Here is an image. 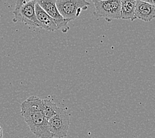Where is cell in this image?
<instances>
[{"mask_svg": "<svg viewBox=\"0 0 155 138\" xmlns=\"http://www.w3.org/2000/svg\"><path fill=\"white\" fill-rule=\"evenodd\" d=\"M43 99L31 96L21 105V114L31 132L38 138H53L43 111Z\"/></svg>", "mask_w": 155, "mask_h": 138, "instance_id": "6da1fadb", "label": "cell"}, {"mask_svg": "<svg viewBox=\"0 0 155 138\" xmlns=\"http://www.w3.org/2000/svg\"><path fill=\"white\" fill-rule=\"evenodd\" d=\"M35 0H17L15 9L13 12L14 22H22L33 27L41 28L35 13Z\"/></svg>", "mask_w": 155, "mask_h": 138, "instance_id": "7a4b0ae2", "label": "cell"}, {"mask_svg": "<svg viewBox=\"0 0 155 138\" xmlns=\"http://www.w3.org/2000/svg\"><path fill=\"white\" fill-rule=\"evenodd\" d=\"M95 7L94 15L103 17L107 22L113 19H121V0H102L92 1Z\"/></svg>", "mask_w": 155, "mask_h": 138, "instance_id": "3957f363", "label": "cell"}, {"mask_svg": "<svg viewBox=\"0 0 155 138\" xmlns=\"http://www.w3.org/2000/svg\"><path fill=\"white\" fill-rule=\"evenodd\" d=\"M90 4V2L85 0H56L59 13L69 21L78 18L82 10H86Z\"/></svg>", "mask_w": 155, "mask_h": 138, "instance_id": "277c9868", "label": "cell"}, {"mask_svg": "<svg viewBox=\"0 0 155 138\" xmlns=\"http://www.w3.org/2000/svg\"><path fill=\"white\" fill-rule=\"evenodd\" d=\"M70 124V116L62 108L59 109L55 116L48 120V129L53 138L66 137Z\"/></svg>", "mask_w": 155, "mask_h": 138, "instance_id": "5b68a950", "label": "cell"}, {"mask_svg": "<svg viewBox=\"0 0 155 138\" xmlns=\"http://www.w3.org/2000/svg\"><path fill=\"white\" fill-rule=\"evenodd\" d=\"M37 3L54 21L57 29L61 30L64 33L69 31V21L63 18L61 14L59 13L56 5V0H40L37 1Z\"/></svg>", "mask_w": 155, "mask_h": 138, "instance_id": "8992f818", "label": "cell"}, {"mask_svg": "<svg viewBox=\"0 0 155 138\" xmlns=\"http://www.w3.org/2000/svg\"><path fill=\"white\" fill-rule=\"evenodd\" d=\"M135 18L144 21H150L155 18V6L145 1H136Z\"/></svg>", "mask_w": 155, "mask_h": 138, "instance_id": "52a82bcc", "label": "cell"}, {"mask_svg": "<svg viewBox=\"0 0 155 138\" xmlns=\"http://www.w3.org/2000/svg\"><path fill=\"white\" fill-rule=\"evenodd\" d=\"M35 13L37 19L40 23L41 28L52 32L57 30L54 21L41 8L37 3L35 5Z\"/></svg>", "mask_w": 155, "mask_h": 138, "instance_id": "ba28073f", "label": "cell"}, {"mask_svg": "<svg viewBox=\"0 0 155 138\" xmlns=\"http://www.w3.org/2000/svg\"><path fill=\"white\" fill-rule=\"evenodd\" d=\"M136 1L135 0H122L121 1V19L135 20Z\"/></svg>", "mask_w": 155, "mask_h": 138, "instance_id": "9c48e42d", "label": "cell"}, {"mask_svg": "<svg viewBox=\"0 0 155 138\" xmlns=\"http://www.w3.org/2000/svg\"><path fill=\"white\" fill-rule=\"evenodd\" d=\"M42 102H43L42 111H43V114L47 120L52 118L57 114L60 108H58L53 102L47 100V99L42 100Z\"/></svg>", "mask_w": 155, "mask_h": 138, "instance_id": "30bf717a", "label": "cell"}, {"mask_svg": "<svg viewBox=\"0 0 155 138\" xmlns=\"http://www.w3.org/2000/svg\"><path fill=\"white\" fill-rule=\"evenodd\" d=\"M0 138H2V129L0 126Z\"/></svg>", "mask_w": 155, "mask_h": 138, "instance_id": "8fae6325", "label": "cell"}]
</instances>
